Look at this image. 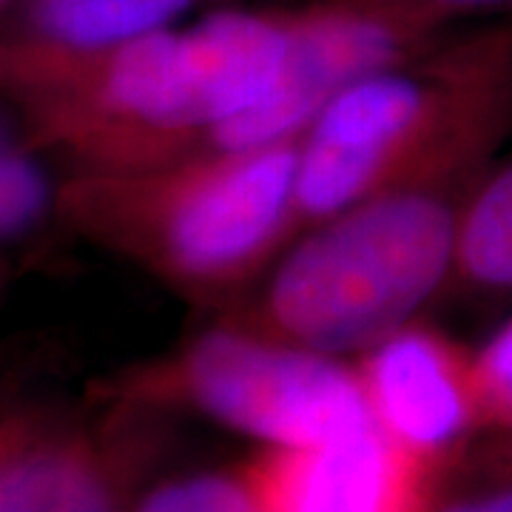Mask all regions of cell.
I'll list each match as a JSON object with an SVG mask.
<instances>
[{
	"label": "cell",
	"mask_w": 512,
	"mask_h": 512,
	"mask_svg": "<svg viewBox=\"0 0 512 512\" xmlns=\"http://www.w3.org/2000/svg\"><path fill=\"white\" fill-rule=\"evenodd\" d=\"M288 12H220L103 52L0 37V97L69 171H120L202 154L211 131L274 92Z\"/></svg>",
	"instance_id": "obj_1"
},
{
	"label": "cell",
	"mask_w": 512,
	"mask_h": 512,
	"mask_svg": "<svg viewBox=\"0 0 512 512\" xmlns=\"http://www.w3.org/2000/svg\"><path fill=\"white\" fill-rule=\"evenodd\" d=\"M299 140L69 171L55 211L77 234L191 296H225L293 237Z\"/></svg>",
	"instance_id": "obj_2"
},
{
	"label": "cell",
	"mask_w": 512,
	"mask_h": 512,
	"mask_svg": "<svg viewBox=\"0 0 512 512\" xmlns=\"http://www.w3.org/2000/svg\"><path fill=\"white\" fill-rule=\"evenodd\" d=\"M512 100V35L427 52L348 86L299 140L293 234L396 185L453 180Z\"/></svg>",
	"instance_id": "obj_3"
},
{
	"label": "cell",
	"mask_w": 512,
	"mask_h": 512,
	"mask_svg": "<svg viewBox=\"0 0 512 512\" xmlns=\"http://www.w3.org/2000/svg\"><path fill=\"white\" fill-rule=\"evenodd\" d=\"M447 183L396 185L308 228L245 328L336 356L410 325L456 271L461 208Z\"/></svg>",
	"instance_id": "obj_4"
},
{
	"label": "cell",
	"mask_w": 512,
	"mask_h": 512,
	"mask_svg": "<svg viewBox=\"0 0 512 512\" xmlns=\"http://www.w3.org/2000/svg\"><path fill=\"white\" fill-rule=\"evenodd\" d=\"M128 407H188L262 447H299L370 421L356 370L254 328L202 333L177 356L134 373Z\"/></svg>",
	"instance_id": "obj_5"
},
{
	"label": "cell",
	"mask_w": 512,
	"mask_h": 512,
	"mask_svg": "<svg viewBox=\"0 0 512 512\" xmlns=\"http://www.w3.org/2000/svg\"><path fill=\"white\" fill-rule=\"evenodd\" d=\"M439 26L382 0H325L293 9L288 60L274 92L214 128L205 151H251L302 140L348 86L427 52Z\"/></svg>",
	"instance_id": "obj_6"
},
{
	"label": "cell",
	"mask_w": 512,
	"mask_h": 512,
	"mask_svg": "<svg viewBox=\"0 0 512 512\" xmlns=\"http://www.w3.org/2000/svg\"><path fill=\"white\" fill-rule=\"evenodd\" d=\"M259 512H430L433 461L373 421L242 464Z\"/></svg>",
	"instance_id": "obj_7"
},
{
	"label": "cell",
	"mask_w": 512,
	"mask_h": 512,
	"mask_svg": "<svg viewBox=\"0 0 512 512\" xmlns=\"http://www.w3.org/2000/svg\"><path fill=\"white\" fill-rule=\"evenodd\" d=\"M356 376L370 421L430 461L484 421L476 367L436 330H393L365 350Z\"/></svg>",
	"instance_id": "obj_8"
},
{
	"label": "cell",
	"mask_w": 512,
	"mask_h": 512,
	"mask_svg": "<svg viewBox=\"0 0 512 512\" xmlns=\"http://www.w3.org/2000/svg\"><path fill=\"white\" fill-rule=\"evenodd\" d=\"M137 436L37 416L0 453V512H134Z\"/></svg>",
	"instance_id": "obj_9"
},
{
	"label": "cell",
	"mask_w": 512,
	"mask_h": 512,
	"mask_svg": "<svg viewBox=\"0 0 512 512\" xmlns=\"http://www.w3.org/2000/svg\"><path fill=\"white\" fill-rule=\"evenodd\" d=\"M197 0H29L12 40L46 52H103L171 29Z\"/></svg>",
	"instance_id": "obj_10"
},
{
	"label": "cell",
	"mask_w": 512,
	"mask_h": 512,
	"mask_svg": "<svg viewBox=\"0 0 512 512\" xmlns=\"http://www.w3.org/2000/svg\"><path fill=\"white\" fill-rule=\"evenodd\" d=\"M456 268L476 285L512 291V165L461 208Z\"/></svg>",
	"instance_id": "obj_11"
},
{
	"label": "cell",
	"mask_w": 512,
	"mask_h": 512,
	"mask_svg": "<svg viewBox=\"0 0 512 512\" xmlns=\"http://www.w3.org/2000/svg\"><path fill=\"white\" fill-rule=\"evenodd\" d=\"M134 512H259V504L239 467L165 478L137 495Z\"/></svg>",
	"instance_id": "obj_12"
},
{
	"label": "cell",
	"mask_w": 512,
	"mask_h": 512,
	"mask_svg": "<svg viewBox=\"0 0 512 512\" xmlns=\"http://www.w3.org/2000/svg\"><path fill=\"white\" fill-rule=\"evenodd\" d=\"M55 194L40 165L20 148L0 123V239H12L32 231L49 208Z\"/></svg>",
	"instance_id": "obj_13"
},
{
	"label": "cell",
	"mask_w": 512,
	"mask_h": 512,
	"mask_svg": "<svg viewBox=\"0 0 512 512\" xmlns=\"http://www.w3.org/2000/svg\"><path fill=\"white\" fill-rule=\"evenodd\" d=\"M473 367L484 419L512 427V322L487 342Z\"/></svg>",
	"instance_id": "obj_14"
},
{
	"label": "cell",
	"mask_w": 512,
	"mask_h": 512,
	"mask_svg": "<svg viewBox=\"0 0 512 512\" xmlns=\"http://www.w3.org/2000/svg\"><path fill=\"white\" fill-rule=\"evenodd\" d=\"M393 3L410 12H419L424 18L444 23L456 15H473V12H495V9H510L512 0H382Z\"/></svg>",
	"instance_id": "obj_15"
},
{
	"label": "cell",
	"mask_w": 512,
	"mask_h": 512,
	"mask_svg": "<svg viewBox=\"0 0 512 512\" xmlns=\"http://www.w3.org/2000/svg\"><path fill=\"white\" fill-rule=\"evenodd\" d=\"M37 410L26 407V404L15 402H0V453L18 439L20 433L26 430V424L35 419Z\"/></svg>",
	"instance_id": "obj_16"
},
{
	"label": "cell",
	"mask_w": 512,
	"mask_h": 512,
	"mask_svg": "<svg viewBox=\"0 0 512 512\" xmlns=\"http://www.w3.org/2000/svg\"><path fill=\"white\" fill-rule=\"evenodd\" d=\"M430 512H512V487L487 495H476V498H467V501H456V504H447V507H439V510L430 507Z\"/></svg>",
	"instance_id": "obj_17"
}]
</instances>
